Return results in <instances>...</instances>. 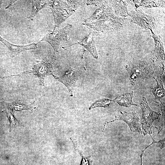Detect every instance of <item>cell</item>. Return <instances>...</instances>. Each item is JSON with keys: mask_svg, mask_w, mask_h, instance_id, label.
Masks as SVG:
<instances>
[{"mask_svg": "<svg viewBox=\"0 0 165 165\" xmlns=\"http://www.w3.org/2000/svg\"><path fill=\"white\" fill-rule=\"evenodd\" d=\"M85 1L48 0V7L51 10L54 20L53 30L72 14Z\"/></svg>", "mask_w": 165, "mask_h": 165, "instance_id": "6da1fadb", "label": "cell"}, {"mask_svg": "<svg viewBox=\"0 0 165 165\" xmlns=\"http://www.w3.org/2000/svg\"><path fill=\"white\" fill-rule=\"evenodd\" d=\"M140 105L142 113L141 122L142 132L144 135L147 134H151L152 133V128L153 127L152 123L159 118L161 114L151 108L145 97H142Z\"/></svg>", "mask_w": 165, "mask_h": 165, "instance_id": "7a4b0ae2", "label": "cell"}, {"mask_svg": "<svg viewBox=\"0 0 165 165\" xmlns=\"http://www.w3.org/2000/svg\"><path fill=\"white\" fill-rule=\"evenodd\" d=\"M85 70L83 63H79L75 68H70L66 71L64 74L60 76L52 75L56 79L64 84L67 88L71 96L73 95V91L75 83L81 73Z\"/></svg>", "mask_w": 165, "mask_h": 165, "instance_id": "3957f363", "label": "cell"}, {"mask_svg": "<svg viewBox=\"0 0 165 165\" xmlns=\"http://www.w3.org/2000/svg\"><path fill=\"white\" fill-rule=\"evenodd\" d=\"M127 68L129 74L130 82L132 85L135 84L139 79L151 77L154 72L148 65L140 61L133 62Z\"/></svg>", "mask_w": 165, "mask_h": 165, "instance_id": "277c9868", "label": "cell"}, {"mask_svg": "<svg viewBox=\"0 0 165 165\" xmlns=\"http://www.w3.org/2000/svg\"><path fill=\"white\" fill-rule=\"evenodd\" d=\"M55 60V57L52 56L46 58L34 65L32 70L28 71V73H32L36 75L40 79V84L44 85V80L46 76L53 75L54 69L53 64Z\"/></svg>", "mask_w": 165, "mask_h": 165, "instance_id": "5b68a950", "label": "cell"}, {"mask_svg": "<svg viewBox=\"0 0 165 165\" xmlns=\"http://www.w3.org/2000/svg\"><path fill=\"white\" fill-rule=\"evenodd\" d=\"M72 27V24H67L63 28L56 29L52 32L48 33L40 41L48 42L52 46L54 52H58L61 42L67 40L68 34Z\"/></svg>", "mask_w": 165, "mask_h": 165, "instance_id": "8992f818", "label": "cell"}, {"mask_svg": "<svg viewBox=\"0 0 165 165\" xmlns=\"http://www.w3.org/2000/svg\"><path fill=\"white\" fill-rule=\"evenodd\" d=\"M122 121L125 122L128 126L131 131L142 133L141 122L137 114L135 112H127L121 111L119 116H115V119L110 121H106L104 124L103 132L106 124L116 121Z\"/></svg>", "mask_w": 165, "mask_h": 165, "instance_id": "52a82bcc", "label": "cell"}, {"mask_svg": "<svg viewBox=\"0 0 165 165\" xmlns=\"http://www.w3.org/2000/svg\"><path fill=\"white\" fill-rule=\"evenodd\" d=\"M77 44H79L83 46L89 52L94 58L97 59L98 54L96 51L94 37L92 33H90L88 36L80 41L63 47V48L65 49L72 46Z\"/></svg>", "mask_w": 165, "mask_h": 165, "instance_id": "ba28073f", "label": "cell"}, {"mask_svg": "<svg viewBox=\"0 0 165 165\" xmlns=\"http://www.w3.org/2000/svg\"><path fill=\"white\" fill-rule=\"evenodd\" d=\"M134 97L133 92L117 95L113 100V102H116L119 105L126 107H130L132 105L138 106L133 101Z\"/></svg>", "mask_w": 165, "mask_h": 165, "instance_id": "9c48e42d", "label": "cell"}, {"mask_svg": "<svg viewBox=\"0 0 165 165\" xmlns=\"http://www.w3.org/2000/svg\"><path fill=\"white\" fill-rule=\"evenodd\" d=\"M0 104L4 106L5 108L13 112L24 110H31L32 108V106L31 105L21 102L19 101L11 103L0 102Z\"/></svg>", "mask_w": 165, "mask_h": 165, "instance_id": "30bf717a", "label": "cell"}, {"mask_svg": "<svg viewBox=\"0 0 165 165\" xmlns=\"http://www.w3.org/2000/svg\"><path fill=\"white\" fill-rule=\"evenodd\" d=\"M48 7V1H32V8L31 14L28 18L32 20L38 12L43 8Z\"/></svg>", "mask_w": 165, "mask_h": 165, "instance_id": "8fae6325", "label": "cell"}, {"mask_svg": "<svg viewBox=\"0 0 165 165\" xmlns=\"http://www.w3.org/2000/svg\"><path fill=\"white\" fill-rule=\"evenodd\" d=\"M161 79V76L160 82V83L155 79L157 82V85L155 87L151 88V91L154 96L156 102H160V99L165 96V90Z\"/></svg>", "mask_w": 165, "mask_h": 165, "instance_id": "7c38bea8", "label": "cell"}, {"mask_svg": "<svg viewBox=\"0 0 165 165\" xmlns=\"http://www.w3.org/2000/svg\"><path fill=\"white\" fill-rule=\"evenodd\" d=\"M112 102H113V100L107 98L101 99L92 104L90 107L89 109L90 110L92 108L98 107L107 108L109 107L110 104Z\"/></svg>", "mask_w": 165, "mask_h": 165, "instance_id": "4fadbf2b", "label": "cell"}, {"mask_svg": "<svg viewBox=\"0 0 165 165\" xmlns=\"http://www.w3.org/2000/svg\"><path fill=\"white\" fill-rule=\"evenodd\" d=\"M71 141L73 143L75 150L79 152L82 157L80 165H92V161L90 159V156H89L88 157L84 156L82 154L76 141L74 139H72Z\"/></svg>", "mask_w": 165, "mask_h": 165, "instance_id": "5bb4252c", "label": "cell"}, {"mask_svg": "<svg viewBox=\"0 0 165 165\" xmlns=\"http://www.w3.org/2000/svg\"><path fill=\"white\" fill-rule=\"evenodd\" d=\"M7 116L10 122V129L16 127L23 126V125L20 123L14 116V112L8 109L5 108Z\"/></svg>", "mask_w": 165, "mask_h": 165, "instance_id": "9a60e30c", "label": "cell"}, {"mask_svg": "<svg viewBox=\"0 0 165 165\" xmlns=\"http://www.w3.org/2000/svg\"><path fill=\"white\" fill-rule=\"evenodd\" d=\"M156 103L159 107L162 113V116L160 121V125L158 128V133L159 134L165 127V105L164 103H162L161 101Z\"/></svg>", "mask_w": 165, "mask_h": 165, "instance_id": "2e32d148", "label": "cell"}, {"mask_svg": "<svg viewBox=\"0 0 165 165\" xmlns=\"http://www.w3.org/2000/svg\"><path fill=\"white\" fill-rule=\"evenodd\" d=\"M150 136L152 138V143L148 145V146L146 147L143 150H142L141 153V154L140 155V157L141 159V165H142V156L143 155L144 153V151L148 147H149L151 145H152V144L155 143H159L161 145V146H160V148L162 149L163 148L165 147V138H163V139H162L160 140L159 141H155L152 137L151 135V134H150Z\"/></svg>", "mask_w": 165, "mask_h": 165, "instance_id": "e0dca14e", "label": "cell"}]
</instances>
